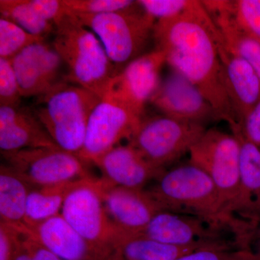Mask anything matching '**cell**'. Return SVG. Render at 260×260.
<instances>
[{"mask_svg":"<svg viewBox=\"0 0 260 260\" xmlns=\"http://www.w3.org/2000/svg\"><path fill=\"white\" fill-rule=\"evenodd\" d=\"M30 186L8 165L0 167V223L27 232L26 208Z\"/></svg>","mask_w":260,"mask_h":260,"instance_id":"7402d4cb","label":"cell"},{"mask_svg":"<svg viewBox=\"0 0 260 260\" xmlns=\"http://www.w3.org/2000/svg\"><path fill=\"white\" fill-rule=\"evenodd\" d=\"M27 245L30 251L31 260H61L56 254L36 240L28 233L25 232Z\"/></svg>","mask_w":260,"mask_h":260,"instance_id":"836d02e7","label":"cell"},{"mask_svg":"<svg viewBox=\"0 0 260 260\" xmlns=\"http://www.w3.org/2000/svg\"><path fill=\"white\" fill-rule=\"evenodd\" d=\"M158 242L179 246L242 249L244 240L232 224L160 211L143 232Z\"/></svg>","mask_w":260,"mask_h":260,"instance_id":"52a82bcc","label":"cell"},{"mask_svg":"<svg viewBox=\"0 0 260 260\" xmlns=\"http://www.w3.org/2000/svg\"><path fill=\"white\" fill-rule=\"evenodd\" d=\"M202 3L227 47L245 59L255 70L260 79V42L239 26L229 8V1L212 0L202 1Z\"/></svg>","mask_w":260,"mask_h":260,"instance_id":"44dd1931","label":"cell"},{"mask_svg":"<svg viewBox=\"0 0 260 260\" xmlns=\"http://www.w3.org/2000/svg\"><path fill=\"white\" fill-rule=\"evenodd\" d=\"M205 248L179 246L165 244L143 234L125 235L116 249V260H176Z\"/></svg>","mask_w":260,"mask_h":260,"instance_id":"603a6c76","label":"cell"},{"mask_svg":"<svg viewBox=\"0 0 260 260\" xmlns=\"http://www.w3.org/2000/svg\"><path fill=\"white\" fill-rule=\"evenodd\" d=\"M176 260H260V254L249 249L205 248Z\"/></svg>","mask_w":260,"mask_h":260,"instance_id":"4dcf8cb0","label":"cell"},{"mask_svg":"<svg viewBox=\"0 0 260 260\" xmlns=\"http://www.w3.org/2000/svg\"><path fill=\"white\" fill-rule=\"evenodd\" d=\"M53 47L69 70L68 79L101 99L119 73L93 32L70 13L55 25Z\"/></svg>","mask_w":260,"mask_h":260,"instance_id":"7a4b0ae2","label":"cell"},{"mask_svg":"<svg viewBox=\"0 0 260 260\" xmlns=\"http://www.w3.org/2000/svg\"><path fill=\"white\" fill-rule=\"evenodd\" d=\"M8 164L30 188L93 179L78 155L59 147L24 149L2 153Z\"/></svg>","mask_w":260,"mask_h":260,"instance_id":"9c48e42d","label":"cell"},{"mask_svg":"<svg viewBox=\"0 0 260 260\" xmlns=\"http://www.w3.org/2000/svg\"><path fill=\"white\" fill-rule=\"evenodd\" d=\"M100 101L79 85L59 82L39 96L34 113L59 148L79 155L89 118Z\"/></svg>","mask_w":260,"mask_h":260,"instance_id":"277c9868","label":"cell"},{"mask_svg":"<svg viewBox=\"0 0 260 260\" xmlns=\"http://www.w3.org/2000/svg\"><path fill=\"white\" fill-rule=\"evenodd\" d=\"M147 190L161 211L230 223L239 230L228 215L212 179L190 162L164 171Z\"/></svg>","mask_w":260,"mask_h":260,"instance_id":"3957f363","label":"cell"},{"mask_svg":"<svg viewBox=\"0 0 260 260\" xmlns=\"http://www.w3.org/2000/svg\"><path fill=\"white\" fill-rule=\"evenodd\" d=\"M93 184L112 221L127 234H143L161 211L147 189L114 186L102 178L94 179Z\"/></svg>","mask_w":260,"mask_h":260,"instance_id":"4fadbf2b","label":"cell"},{"mask_svg":"<svg viewBox=\"0 0 260 260\" xmlns=\"http://www.w3.org/2000/svg\"><path fill=\"white\" fill-rule=\"evenodd\" d=\"M165 63L167 58L161 50L155 49L143 54L113 78L106 94L119 99L143 116L145 104L160 85V70Z\"/></svg>","mask_w":260,"mask_h":260,"instance_id":"7c38bea8","label":"cell"},{"mask_svg":"<svg viewBox=\"0 0 260 260\" xmlns=\"http://www.w3.org/2000/svg\"><path fill=\"white\" fill-rule=\"evenodd\" d=\"M143 116L119 99L106 94L89 118L83 149L79 155L93 164L109 150L131 139Z\"/></svg>","mask_w":260,"mask_h":260,"instance_id":"8fae6325","label":"cell"},{"mask_svg":"<svg viewBox=\"0 0 260 260\" xmlns=\"http://www.w3.org/2000/svg\"><path fill=\"white\" fill-rule=\"evenodd\" d=\"M216 28L201 1L191 0L184 13L158 20L153 38L167 63L194 84L213 109L216 119L237 127L238 121L224 83L217 48Z\"/></svg>","mask_w":260,"mask_h":260,"instance_id":"6da1fadb","label":"cell"},{"mask_svg":"<svg viewBox=\"0 0 260 260\" xmlns=\"http://www.w3.org/2000/svg\"><path fill=\"white\" fill-rule=\"evenodd\" d=\"M229 8L239 26L260 42V0L229 1Z\"/></svg>","mask_w":260,"mask_h":260,"instance_id":"4316f807","label":"cell"},{"mask_svg":"<svg viewBox=\"0 0 260 260\" xmlns=\"http://www.w3.org/2000/svg\"><path fill=\"white\" fill-rule=\"evenodd\" d=\"M189 154V162L203 169L213 181L233 220L240 180V145L237 137L216 129L206 130Z\"/></svg>","mask_w":260,"mask_h":260,"instance_id":"8992f818","label":"cell"},{"mask_svg":"<svg viewBox=\"0 0 260 260\" xmlns=\"http://www.w3.org/2000/svg\"><path fill=\"white\" fill-rule=\"evenodd\" d=\"M70 13L100 15L127 9L136 4L132 0H63Z\"/></svg>","mask_w":260,"mask_h":260,"instance_id":"83f0119b","label":"cell"},{"mask_svg":"<svg viewBox=\"0 0 260 260\" xmlns=\"http://www.w3.org/2000/svg\"><path fill=\"white\" fill-rule=\"evenodd\" d=\"M22 96H41L57 81L62 62L54 47L44 41L25 48L11 60Z\"/></svg>","mask_w":260,"mask_h":260,"instance_id":"9a60e30c","label":"cell"},{"mask_svg":"<svg viewBox=\"0 0 260 260\" xmlns=\"http://www.w3.org/2000/svg\"><path fill=\"white\" fill-rule=\"evenodd\" d=\"M254 242L257 244V250L256 251V252L260 254V223L257 230H256L255 236H254Z\"/></svg>","mask_w":260,"mask_h":260,"instance_id":"d590c367","label":"cell"},{"mask_svg":"<svg viewBox=\"0 0 260 260\" xmlns=\"http://www.w3.org/2000/svg\"><path fill=\"white\" fill-rule=\"evenodd\" d=\"M20 238V231L0 223V260H14Z\"/></svg>","mask_w":260,"mask_h":260,"instance_id":"d6a6232c","label":"cell"},{"mask_svg":"<svg viewBox=\"0 0 260 260\" xmlns=\"http://www.w3.org/2000/svg\"><path fill=\"white\" fill-rule=\"evenodd\" d=\"M150 102L164 115L178 120L201 123L209 116L215 118L211 106L198 88L176 71L160 83Z\"/></svg>","mask_w":260,"mask_h":260,"instance_id":"2e32d148","label":"cell"},{"mask_svg":"<svg viewBox=\"0 0 260 260\" xmlns=\"http://www.w3.org/2000/svg\"><path fill=\"white\" fill-rule=\"evenodd\" d=\"M260 148V100L243 119L240 125L232 129Z\"/></svg>","mask_w":260,"mask_h":260,"instance_id":"1f68e13d","label":"cell"},{"mask_svg":"<svg viewBox=\"0 0 260 260\" xmlns=\"http://www.w3.org/2000/svg\"><path fill=\"white\" fill-rule=\"evenodd\" d=\"M22 97L11 61L0 58V107L19 108Z\"/></svg>","mask_w":260,"mask_h":260,"instance_id":"f1b7e54d","label":"cell"},{"mask_svg":"<svg viewBox=\"0 0 260 260\" xmlns=\"http://www.w3.org/2000/svg\"><path fill=\"white\" fill-rule=\"evenodd\" d=\"M44 39L29 34L8 19L0 18V58L11 61L25 48Z\"/></svg>","mask_w":260,"mask_h":260,"instance_id":"484cf974","label":"cell"},{"mask_svg":"<svg viewBox=\"0 0 260 260\" xmlns=\"http://www.w3.org/2000/svg\"><path fill=\"white\" fill-rule=\"evenodd\" d=\"M87 179L57 185L30 188L26 208L27 231L48 219L61 214L68 195Z\"/></svg>","mask_w":260,"mask_h":260,"instance_id":"cb8c5ba5","label":"cell"},{"mask_svg":"<svg viewBox=\"0 0 260 260\" xmlns=\"http://www.w3.org/2000/svg\"><path fill=\"white\" fill-rule=\"evenodd\" d=\"M205 131L201 123L153 116L142 119L128 143L154 167L165 169L166 166L189 153Z\"/></svg>","mask_w":260,"mask_h":260,"instance_id":"ba28073f","label":"cell"},{"mask_svg":"<svg viewBox=\"0 0 260 260\" xmlns=\"http://www.w3.org/2000/svg\"><path fill=\"white\" fill-rule=\"evenodd\" d=\"M94 164L102 172L104 180L131 189H144L149 181L156 180L165 171L152 165L128 143L109 150Z\"/></svg>","mask_w":260,"mask_h":260,"instance_id":"d6986e66","label":"cell"},{"mask_svg":"<svg viewBox=\"0 0 260 260\" xmlns=\"http://www.w3.org/2000/svg\"><path fill=\"white\" fill-rule=\"evenodd\" d=\"M233 134L240 145V180L232 218L243 232L254 235L260 223V148L239 131Z\"/></svg>","mask_w":260,"mask_h":260,"instance_id":"5bb4252c","label":"cell"},{"mask_svg":"<svg viewBox=\"0 0 260 260\" xmlns=\"http://www.w3.org/2000/svg\"><path fill=\"white\" fill-rule=\"evenodd\" d=\"M215 37L224 83L239 126L260 100V79L245 59L227 47L217 28Z\"/></svg>","mask_w":260,"mask_h":260,"instance_id":"e0dca14e","label":"cell"},{"mask_svg":"<svg viewBox=\"0 0 260 260\" xmlns=\"http://www.w3.org/2000/svg\"><path fill=\"white\" fill-rule=\"evenodd\" d=\"M28 232L61 260H116L112 253L84 239L61 214L29 228Z\"/></svg>","mask_w":260,"mask_h":260,"instance_id":"ac0fdd59","label":"cell"},{"mask_svg":"<svg viewBox=\"0 0 260 260\" xmlns=\"http://www.w3.org/2000/svg\"><path fill=\"white\" fill-rule=\"evenodd\" d=\"M14 260H31L30 251L27 245L25 232H20V241L15 253Z\"/></svg>","mask_w":260,"mask_h":260,"instance_id":"e575fe53","label":"cell"},{"mask_svg":"<svg viewBox=\"0 0 260 260\" xmlns=\"http://www.w3.org/2000/svg\"><path fill=\"white\" fill-rule=\"evenodd\" d=\"M0 13L3 18L37 37L45 39L55 29L54 24L41 16L30 0H1Z\"/></svg>","mask_w":260,"mask_h":260,"instance_id":"d4e9b609","label":"cell"},{"mask_svg":"<svg viewBox=\"0 0 260 260\" xmlns=\"http://www.w3.org/2000/svg\"><path fill=\"white\" fill-rule=\"evenodd\" d=\"M54 147L58 146L34 112L20 108L0 107L2 153Z\"/></svg>","mask_w":260,"mask_h":260,"instance_id":"ffe728a7","label":"cell"},{"mask_svg":"<svg viewBox=\"0 0 260 260\" xmlns=\"http://www.w3.org/2000/svg\"><path fill=\"white\" fill-rule=\"evenodd\" d=\"M100 15L71 13L95 34L118 72L141 56L153 37L156 20L139 6Z\"/></svg>","mask_w":260,"mask_h":260,"instance_id":"5b68a950","label":"cell"},{"mask_svg":"<svg viewBox=\"0 0 260 260\" xmlns=\"http://www.w3.org/2000/svg\"><path fill=\"white\" fill-rule=\"evenodd\" d=\"M95 179H87L70 193L61 215L84 239L116 258V247L126 232L116 226L109 217L94 186Z\"/></svg>","mask_w":260,"mask_h":260,"instance_id":"30bf717a","label":"cell"},{"mask_svg":"<svg viewBox=\"0 0 260 260\" xmlns=\"http://www.w3.org/2000/svg\"><path fill=\"white\" fill-rule=\"evenodd\" d=\"M137 3L147 14L158 21L182 14L191 5V0H139Z\"/></svg>","mask_w":260,"mask_h":260,"instance_id":"f546056e","label":"cell"}]
</instances>
